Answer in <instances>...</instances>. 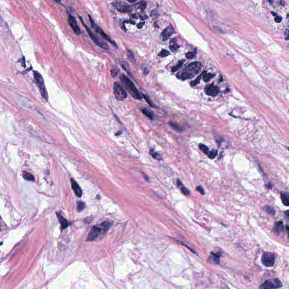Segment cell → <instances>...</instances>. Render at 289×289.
I'll list each match as a JSON object with an SVG mask.
<instances>
[{
	"label": "cell",
	"instance_id": "obj_18",
	"mask_svg": "<svg viewBox=\"0 0 289 289\" xmlns=\"http://www.w3.org/2000/svg\"><path fill=\"white\" fill-rule=\"evenodd\" d=\"M169 47H170V50L172 52H173V53L176 52L178 50V47H179V46L177 44L176 39H172L171 41L170 44V46H169Z\"/></svg>",
	"mask_w": 289,
	"mask_h": 289
},
{
	"label": "cell",
	"instance_id": "obj_1",
	"mask_svg": "<svg viewBox=\"0 0 289 289\" xmlns=\"http://www.w3.org/2000/svg\"><path fill=\"white\" fill-rule=\"evenodd\" d=\"M202 67V64L200 62L190 63L178 73L176 77L182 80L190 79L200 72Z\"/></svg>",
	"mask_w": 289,
	"mask_h": 289
},
{
	"label": "cell",
	"instance_id": "obj_30",
	"mask_svg": "<svg viewBox=\"0 0 289 289\" xmlns=\"http://www.w3.org/2000/svg\"><path fill=\"white\" fill-rule=\"evenodd\" d=\"M208 156L209 158L210 159H214L217 155H218V151L217 150H213L211 152H209V153H208Z\"/></svg>",
	"mask_w": 289,
	"mask_h": 289
},
{
	"label": "cell",
	"instance_id": "obj_36",
	"mask_svg": "<svg viewBox=\"0 0 289 289\" xmlns=\"http://www.w3.org/2000/svg\"><path fill=\"white\" fill-rule=\"evenodd\" d=\"M282 20V17H280V16H278V15H276V17H275V18H274V21H275L277 23H279L281 22Z\"/></svg>",
	"mask_w": 289,
	"mask_h": 289
},
{
	"label": "cell",
	"instance_id": "obj_25",
	"mask_svg": "<svg viewBox=\"0 0 289 289\" xmlns=\"http://www.w3.org/2000/svg\"><path fill=\"white\" fill-rule=\"evenodd\" d=\"M264 211L267 212L268 214H269V215H271V216H273L275 214V211L274 210V209L269 206H266L264 207Z\"/></svg>",
	"mask_w": 289,
	"mask_h": 289
},
{
	"label": "cell",
	"instance_id": "obj_40",
	"mask_svg": "<svg viewBox=\"0 0 289 289\" xmlns=\"http://www.w3.org/2000/svg\"><path fill=\"white\" fill-rule=\"evenodd\" d=\"M144 24H145V22H140L139 23H138V24H137V28H138V29H141V28H142V27L144 25Z\"/></svg>",
	"mask_w": 289,
	"mask_h": 289
},
{
	"label": "cell",
	"instance_id": "obj_8",
	"mask_svg": "<svg viewBox=\"0 0 289 289\" xmlns=\"http://www.w3.org/2000/svg\"><path fill=\"white\" fill-rule=\"evenodd\" d=\"M113 94L115 98L118 101H123L127 97V93L123 87L117 83L113 84Z\"/></svg>",
	"mask_w": 289,
	"mask_h": 289
},
{
	"label": "cell",
	"instance_id": "obj_42",
	"mask_svg": "<svg viewBox=\"0 0 289 289\" xmlns=\"http://www.w3.org/2000/svg\"><path fill=\"white\" fill-rule=\"evenodd\" d=\"M266 187H267L268 189H271L272 188V185L271 184L270 182H269V183H268V184L266 185Z\"/></svg>",
	"mask_w": 289,
	"mask_h": 289
},
{
	"label": "cell",
	"instance_id": "obj_14",
	"mask_svg": "<svg viewBox=\"0 0 289 289\" xmlns=\"http://www.w3.org/2000/svg\"><path fill=\"white\" fill-rule=\"evenodd\" d=\"M71 183L72 188L76 196H77L78 197H81L82 196L83 192H82L81 189L80 188V187L79 186L78 184L73 178L71 179Z\"/></svg>",
	"mask_w": 289,
	"mask_h": 289
},
{
	"label": "cell",
	"instance_id": "obj_34",
	"mask_svg": "<svg viewBox=\"0 0 289 289\" xmlns=\"http://www.w3.org/2000/svg\"><path fill=\"white\" fill-rule=\"evenodd\" d=\"M181 192H182V193H183L185 195H187V196H188V195H189V194H190V192H189V190L188 189H186L185 187H184L183 186H181Z\"/></svg>",
	"mask_w": 289,
	"mask_h": 289
},
{
	"label": "cell",
	"instance_id": "obj_6",
	"mask_svg": "<svg viewBox=\"0 0 289 289\" xmlns=\"http://www.w3.org/2000/svg\"><path fill=\"white\" fill-rule=\"evenodd\" d=\"M89 17V20H90V23H91V27L92 28L97 32L98 33V34H99L102 37H103L105 40H106L107 41H109L110 43H111V44L114 45L115 46H116V47H117V45L116 44V43H115L113 41H112L111 39V38L103 31V29L100 27H99L95 22L94 21V20L93 19L91 15H88Z\"/></svg>",
	"mask_w": 289,
	"mask_h": 289
},
{
	"label": "cell",
	"instance_id": "obj_44",
	"mask_svg": "<svg viewBox=\"0 0 289 289\" xmlns=\"http://www.w3.org/2000/svg\"><path fill=\"white\" fill-rule=\"evenodd\" d=\"M286 230H287V232L288 234V237H289V225H286Z\"/></svg>",
	"mask_w": 289,
	"mask_h": 289
},
{
	"label": "cell",
	"instance_id": "obj_27",
	"mask_svg": "<svg viewBox=\"0 0 289 289\" xmlns=\"http://www.w3.org/2000/svg\"><path fill=\"white\" fill-rule=\"evenodd\" d=\"M142 96L144 98V99L146 100V101L147 102V103L152 107H156V105L154 104V103L153 102V101H152L151 99H150V98L148 97V95H146L145 94H142Z\"/></svg>",
	"mask_w": 289,
	"mask_h": 289
},
{
	"label": "cell",
	"instance_id": "obj_9",
	"mask_svg": "<svg viewBox=\"0 0 289 289\" xmlns=\"http://www.w3.org/2000/svg\"><path fill=\"white\" fill-rule=\"evenodd\" d=\"M262 262L266 267H272L275 262L274 255L270 252H264L262 257Z\"/></svg>",
	"mask_w": 289,
	"mask_h": 289
},
{
	"label": "cell",
	"instance_id": "obj_24",
	"mask_svg": "<svg viewBox=\"0 0 289 289\" xmlns=\"http://www.w3.org/2000/svg\"><path fill=\"white\" fill-rule=\"evenodd\" d=\"M170 125L171 126V127L175 131H178V132H181L183 131V129L182 128L180 125H178V124H176L175 123H172V122H170L169 123Z\"/></svg>",
	"mask_w": 289,
	"mask_h": 289
},
{
	"label": "cell",
	"instance_id": "obj_33",
	"mask_svg": "<svg viewBox=\"0 0 289 289\" xmlns=\"http://www.w3.org/2000/svg\"><path fill=\"white\" fill-rule=\"evenodd\" d=\"M85 207V204L82 202H79L77 203V210L78 211H80L82 210Z\"/></svg>",
	"mask_w": 289,
	"mask_h": 289
},
{
	"label": "cell",
	"instance_id": "obj_38",
	"mask_svg": "<svg viewBox=\"0 0 289 289\" xmlns=\"http://www.w3.org/2000/svg\"><path fill=\"white\" fill-rule=\"evenodd\" d=\"M117 73H118V71H117L116 70H115V69H111V75L112 77L116 76L117 75Z\"/></svg>",
	"mask_w": 289,
	"mask_h": 289
},
{
	"label": "cell",
	"instance_id": "obj_5",
	"mask_svg": "<svg viewBox=\"0 0 289 289\" xmlns=\"http://www.w3.org/2000/svg\"><path fill=\"white\" fill-rule=\"evenodd\" d=\"M33 76L35 80V81L39 88L41 96L45 100L47 101L48 99V94L46 88V86L45 84L44 80L42 76V75L37 71H33Z\"/></svg>",
	"mask_w": 289,
	"mask_h": 289
},
{
	"label": "cell",
	"instance_id": "obj_13",
	"mask_svg": "<svg viewBox=\"0 0 289 289\" xmlns=\"http://www.w3.org/2000/svg\"><path fill=\"white\" fill-rule=\"evenodd\" d=\"M116 9L122 13H129L132 11V8L126 5V4H121L119 3H116L113 5Z\"/></svg>",
	"mask_w": 289,
	"mask_h": 289
},
{
	"label": "cell",
	"instance_id": "obj_39",
	"mask_svg": "<svg viewBox=\"0 0 289 289\" xmlns=\"http://www.w3.org/2000/svg\"><path fill=\"white\" fill-rule=\"evenodd\" d=\"M285 35V39H286V40H289V28L286 29Z\"/></svg>",
	"mask_w": 289,
	"mask_h": 289
},
{
	"label": "cell",
	"instance_id": "obj_41",
	"mask_svg": "<svg viewBox=\"0 0 289 289\" xmlns=\"http://www.w3.org/2000/svg\"><path fill=\"white\" fill-rule=\"evenodd\" d=\"M149 71L148 69V68H145L144 70H143V73L146 75H148L149 73Z\"/></svg>",
	"mask_w": 289,
	"mask_h": 289
},
{
	"label": "cell",
	"instance_id": "obj_23",
	"mask_svg": "<svg viewBox=\"0 0 289 289\" xmlns=\"http://www.w3.org/2000/svg\"><path fill=\"white\" fill-rule=\"evenodd\" d=\"M23 177L25 180H28V181H34L35 178L34 176L30 173L23 171Z\"/></svg>",
	"mask_w": 289,
	"mask_h": 289
},
{
	"label": "cell",
	"instance_id": "obj_48",
	"mask_svg": "<svg viewBox=\"0 0 289 289\" xmlns=\"http://www.w3.org/2000/svg\"><path fill=\"white\" fill-rule=\"evenodd\" d=\"M288 149H289V148H288Z\"/></svg>",
	"mask_w": 289,
	"mask_h": 289
},
{
	"label": "cell",
	"instance_id": "obj_17",
	"mask_svg": "<svg viewBox=\"0 0 289 289\" xmlns=\"http://www.w3.org/2000/svg\"><path fill=\"white\" fill-rule=\"evenodd\" d=\"M215 76V74L207 73L206 71L202 72V79L204 82H208L212 78Z\"/></svg>",
	"mask_w": 289,
	"mask_h": 289
},
{
	"label": "cell",
	"instance_id": "obj_31",
	"mask_svg": "<svg viewBox=\"0 0 289 289\" xmlns=\"http://www.w3.org/2000/svg\"><path fill=\"white\" fill-rule=\"evenodd\" d=\"M196 55V50H194V51L192 52H189L186 54V57L188 59H192Z\"/></svg>",
	"mask_w": 289,
	"mask_h": 289
},
{
	"label": "cell",
	"instance_id": "obj_26",
	"mask_svg": "<svg viewBox=\"0 0 289 289\" xmlns=\"http://www.w3.org/2000/svg\"><path fill=\"white\" fill-rule=\"evenodd\" d=\"M150 154H151V156H152L154 159H156V160H162L161 156L159 154H158L157 152H155L154 150V149H150Z\"/></svg>",
	"mask_w": 289,
	"mask_h": 289
},
{
	"label": "cell",
	"instance_id": "obj_29",
	"mask_svg": "<svg viewBox=\"0 0 289 289\" xmlns=\"http://www.w3.org/2000/svg\"><path fill=\"white\" fill-rule=\"evenodd\" d=\"M170 54V53L169 51H168L166 49H162L161 50V51L159 53L158 55L161 57H166L168 56Z\"/></svg>",
	"mask_w": 289,
	"mask_h": 289
},
{
	"label": "cell",
	"instance_id": "obj_28",
	"mask_svg": "<svg viewBox=\"0 0 289 289\" xmlns=\"http://www.w3.org/2000/svg\"><path fill=\"white\" fill-rule=\"evenodd\" d=\"M199 148L200 149V150L206 154H208V153H209V149L204 144H202V143H200L199 145Z\"/></svg>",
	"mask_w": 289,
	"mask_h": 289
},
{
	"label": "cell",
	"instance_id": "obj_46",
	"mask_svg": "<svg viewBox=\"0 0 289 289\" xmlns=\"http://www.w3.org/2000/svg\"><path fill=\"white\" fill-rule=\"evenodd\" d=\"M54 1H56V2H60V1H61V0H54Z\"/></svg>",
	"mask_w": 289,
	"mask_h": 289
},
{
	"label": "cell",
	"instance_id": "obj_16",
	"mask_svg": "<svg viewBox=\"0 0 289 289\" xmlns=\"http://www.w3.org/2000/svg\"><path fill=\"white\" fill-rule=\"evenodd\" d=\"M280 194L282 203L286 206H289V193L287 192H281Z\"/></svg>",
	"mask_w": 289,
	"mask_h": 289
},
{
	"label": "cell",
	"instance_id": "obj_2",
	"mask_svg": "<svg viewBox=\"0 0 289 289\" xmlns=\"http://www.w3.org/2000/svg\"><path fill=\"white\" fill-rule=\"evenodd\" d=\"M111 222L105 221L99 225L93 226L89 232L87 240L93 241L101 235H103L111 226Z\"/></svg>",
	"mask_w": 289,
	"mask_h": 289
},
{
	"label": "cell",
	"instance_id": "obj_10",
	"mask_svg": "<svg viewBox=\"0 0 289 289\" xmlns=\"http://www.w3.org/2000/svg\"><path fill=\"white\" fill-rule=\"evenodd\" d=\"M68 23L69 25L71 26V28L73 31V32L77 35H79L81 34V31L79 27V25L77 24V22L75 18L74 17H73L71 15H69L68 17Z\"/></svg>",
	"mask_w": 289,
	"mask_h": 289
},
{
	"label": "cell",
	"instance_id": "obj_47",
	"mask_svg": "<svg viewBox=\"0 0 289 289\" xmlns=\"http://www.w3.org/2000/svg\"><path fill=\"white\" fill-rule=\"evenodd\" d=\"M268 1H269V2H270V3H271V2H272V0H268Z\"/></svg>",
	"mask_w": 289,
	"mask_h": 289
},
{
	"label": "cell",
	"instance_id": "obj_32",
	"mask_svg": "<svg viewBox=\"0 0 289 289\" xmlns=\"http://www.w3.org/2000/svg\"><path fill=\"white\" fill-rule=\"evenodd\" d=\"M202 77V73L197 78L196 80H194V81H193L191 82V83H190L191 86H195L196 85L199 84L200 83V79H201Z\"/></svg>",
	"mask_w": 289,
	"mask_h": 289
},
{
	"label": "cell",
	"instance_id": "obj_11",
	"mask_svg": "<svg viewBox=\"0 0 289 289\" xmlns=\"http://www.w3.org/2000/svg\"><path fill=\"white\" fill-rule=\"evenodd\" d=\"M220 89L218 86L215 85L214 84L207 85L205 88V91L206 94L211 97L216 96L219 93Z\"/></svg>",
	"mask_w": 289,
	"mask_h": 289
},
{
	"label": "cell",
	"instance_id": "obj_19",
	"mask_svg": "<svg viewBox=\"0 0 289 289\" xmlns=\"http://www.w3.org/2000/svg\"><path fill=\"white\" fill-rule=\"evenodd\" d=\"M220 257V254H215V253L211 252V255L209 257V259H210L211 262L212 261L215 264H219Z\"/></svg>",
	"mask_w": 289,
	"mask_h": 289
},
{
	"label": "cell",
	"instance_id": "obj_20",
	"mask_svg": "<svg viewBox=\"0 0 289 289\" xmlns=\"http://www.w3.org/2000/svg\"><path fill=\"white\" fill-rule=\"evenodd\" d=\"M57 218L59 220V222H60L61 226H62V228L63 229H65L66 228H67L68 225V222H67V220L65 219L61 214H57Z\"/></svg>",
	"mask_w": 289,
	"mask_h": 289
},
{
	"label": "cell",
	"instance_id": "obj_45",
	"mask_svg": "<svg viewBox=\"0 0 289 289\" xmlns=\"http://www.w3.org/2000/svg\"><path fill=\"white\" fill-rule=\"evenodd\" d=\"M127 1H128V2H134L136 1L137 0H127Z\"/></svg>",
	"mask_w": 289,
	"mask_h": 289
},
{
	"label": "cell",
	"instance_id": "obj_7",
	"mask_svg": "<svg viewBox=\"0 0 289 289\" xmlns=\"http://www.w3.org/2000/svg\"><path fill=\"white\" fill-rule=\"evenodd\" d=\"M282 286L281 281L278 278H273L266 280L260 286V289H278Z\"/></svg>",
	"mask_w": 289,
	"mask_h": 289
},
{
	"label": "cell",
	"instance_id": "obj_37",
	"mask_svg": "<svg viewBox=\"0 0 289 289\" xmlns=\"http://www.w3.org/2000/svg\"><path fill=\"white\" fill-rule=\"evenodd\" d=\"M196 189H197V190H198V191L200 193H201L202 194H203H203H204V190H203V188H202V187H201L200 186H197V188H196Z\"/></svg>",
	"mask_w": 289,
	"mask_h": 289
},
{
	"label": "cell",
	"instance_id": "obj_3",
	"mask_svg": "<svg viewBox=\"0 0 289 289\" xmlns=\"http://www.w3.org/2000/svg\"><path fill=\"white\" fill-rule=\"evenodd\" d=\"M121 81L127 88V90L129 91L130 94L137 99H142V97L141 94L139 93L138 89L135 87L131 79H129L127 76L125 75H121L120 76Z\"/></svg>",
	"mask_w": 289,
	"mask_h": 289
},
{
	"label": "cell",
	"instance_id": "obj_22",
	"mask_svg": "<svg viewBox=\"0 0 289 289\" xmlns=\"http://www.w3.org/2000/svg\"><path fill=\"white\" fill-rule=\"evenodd\" d=\"M185 60H181L180 61H179L178 63V64L175 66L172 67L171 71L172 72H175L178 71L182 67V66H183V65L185 63Z\"/></svg>",
	"mask_w": 289,
	"mask_h": 289
},
{
	"label": "cell",
	"instance_id": "obj_4",
	"mask_svg": "<svg viewBox=\"0 0 289 289\" xmlns=\"http://www.w3.org/2000/svg\"><path fill=\"white\" fill-rule=\"evenodd\" d=\"M79 19L81 21V22H82V24L84 25V27L86 31L87 32L88 34L89 35L90 39L93 40V41L97 45H98L99 47H101L102 49L109 50V46L107 45V44L106 43L102 41L100 39H99L97 37V36L96 35H95L94 33H93V32L91 31V29L88 27V25L85 24V23H84V21H83V18L81 16L79 17Z\"/></svg>",
	"mask_w": 289,
	"mask_h": 289
},
{
	"label": "cell",
	"instance_id": "obj_35",
	"mask_svg": "<svg viewBox=\"0 0 289 289\" xmlns=\"http://www.w3.org/2000/svg\"><path fill=\"white\" fill-rule=\"evenodd\" d=\"M146 7V2L145 1H142V2H141L140 3V5H139V8L141 10L143 11V10L145 9Z\"/></svg>",
	"mask_w": 289,
	"mask_h": 289
},
{
	"label": "cell",
	"instance_id": "obj_43",
	"mask_svg": "<svg viewBox=\"0 0 289 289\" xmlns=\"http://www.w3.org/2000/svg\"><path fill=\"white\" fill-rule=\"evenodd\" d=\"M285 215H286V218H288L289 219V210H288V211H286L285 212Z\"/></svg>",
	"mask_w": 289,
	"mask_h": 289
},
{
	"label": "cell",
	"instance_id": "obj_15",
	"mask_svg": "<svg viewBox=\"0 0 289 289\" xmlns=\"http://www.w3.org/2000/svg\"><path fill=\"white\" fill-rule=\"evenodd\" d=\"M284 228V223L280 221V222H276L274 224V226L273 227V232L275 233L278 234L283 231Z\"/></svg>",
	"mask_w": 289,
	"mask_h": 289
},
{
	"label": "cell",
	"instance_id": "obj_12",
	"mask_svg": "<svg viewBox=\"0 0 289 289\" xmlns=\"http://www.w3.org/2000/svg\"><path fill=\"white\" fill-rule=\"evenodd\" d=\"M175 33V29L172 26L169 25L166 28L162 33V37L163 41L167 40Z\"/></svg>",
	"mask_w": 289,
	"mask_h": 289
},
{
	"label": "cell",
	"instance_id": "obj_21",
	"mask_svg": "<svg viewBox=\"0 0 289 289\" xmlns=\"http://www.w3.org/2000/svg\"><path fill=\"white\" fill-rule=\"evenodd\" d=\"M141 111L145 116H146L150 120L154 119V113L152 112H151L147 109H142Z\"/></svg>",
	"mask_w": 289,
	"mask_h": 289
}]
</instances>
